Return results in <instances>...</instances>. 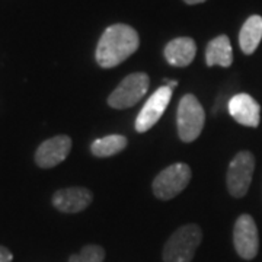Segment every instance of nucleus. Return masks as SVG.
<instances>
[{
  "mask_svg": "<svg viewBox=\"0 0 262 262\" xmlns=\"http://www.w3.org/2000/svg\"><path fill=\"white\" fill-rule=\"evenodd\" d=\"M187 5H200V3H204L207 0H184Z\"/></svg>",
  "mask_w": 262,
  "mask_h": 262,
  "instance_id": "18",
  "label": "nucleus"
},
{
  "mask_svg": "<svg viewBox=\"0 0 262 262\" xmlns=\"http://www.w3.org/2000/svg\"><path fill=\"white\" fill-rule=\"evenodd\" d=\"M165 58L170 66L175 67H187L189 66L196 54L195 41L189 37H179L169 41L165 47Z\"/></svg>",
  "mask_w": 262,
  "mask_h": 262,
  "instance_id": "12",
  "label": "nucleus"
},
{
  "mask_svg": "<svg viewBox=\"0 0 262 262\" xmlns=\"http://www.w3.org/2000/svg\"><path fill=\"white\" fill-rule=\"evenodd\" d=\"M172 89L169 86H162L156 92L147 99L144 106L137 115L136 120V130L137 133H146L149 131L156 122L159 121L160 117L163 115L165 110L168 108L170 98H172Z\"/></svg>",
  "mask_w": 262,
  "mask_h": 262,
  "instance_id": "8",
  "label": "nucleus"
},
{
  "mask_svg": "<svg viewBox=\"0 0 262 262\" xmlns=\"http://www.w3.org/2000/svg\"><path fill=\"white\" fill-rule=\"evenodd\" d=\"M206 63L208 67H230L233 63V50L227 35L213 38L206 48Z\"/></svg>",
  "mask_w": 262,
  "mask_h": 262,
  "instance_id": "13",
  "label": "nucleus"
},
{
  "mask_svg": "<svg viewBox=\"0 0 262 262\" xmlns=\"http://www.w3.org/2000/svg\"><path fill=\"white\" fill-rule=\"evenodd\" d=\"M128 140L121 134H113L102 139H96L91 146V151L96 158H110L121 153L127 147Z\"/></svg>",
  "mask_w": 262,
  "mask_h": 262,
  "instance_id": "15",
  "label": "nucleus"
},
{
  "mask_svg": "<svg viewBox=\"0 0 262 262\" xmlns=\"http://www.w3.org/2000/svg\"><path fill=\"white\" fill-rule=\"evenodd\" d=\"M204 122L206 113L200 101L191 94L182 96L177 111L179 139L184 143H192L196 140L204 128Z\"/></svg>",
  "mask_w": 262,
  "mask_h": 262,
  "instance_id": "3",
  "label": "nucleus"
},
{
  "mask_svg": "<svg viewBox=\"0 0 262 262\" xmlns=\"http://www.w3.org/2000/svg\"><path fill=\"white\" fill-rule=\"evenodd\" d=\"M229 113L239 124L245 127H258L261 120L259 103L251 95L237 94L229 102Z\"/></svg>",
  "mask_w": 262,
  "mask_h": 262,
  "instance_id": "11",
  "label": "nucleus"
},
{
  "mask_svg": "<svg viewBox=\"0 0 262 262\" xmlns=\"http://www.w3.org/2000/svg\"><path fill=\"white\" fill-rule=\"evenodd\" d=\"M203 241L201 227L196 225H187L179 227L168 239L163 248L165 262H191L198 246Z\"/></svg>",
  "mask_w": 262,
  "mask_h": 262,
  "instance_id": "2",
  "label": "nucleus"
},
{
  "mask_svg": "<svg viewBox=\"0 0 262 262\" xmlns=\"http://www.w3.org/2000/svg\"><path fill=\"white\" fill-rule=\"evenodd\" d=\"M105 249L99 245H86L79 253L69 258V262H103Z\"/></svg>",
  "mask_w": 262,
  "mask_h": 262,
  "instance_id": "16",
  "label": "nucleus"
},
{
  "mask_svg": "<svg viewBox=\"0 0 262 262\" xmlns=\"http://www.w3.org/2000/svg\"><path fill=\"white\" fill-rule=\"evenodd\" d=\"M166 86H169L170 89H173V88H177V86H178V82H177V80H169L168 83H166Z\"/></svg>",
  "mask_w": 262,
  "mask_h": 262,
  "instance_id": "19",
  "label": "nucleus"
},
{
  "mask_svg": "<svg viewBox=\"0 0 262 262\" xmlns=\"http://www.w3.org/2000/svg\"><path fill=\"white\" fill-rule=\"evenodd\" d=\"M94 194L84 187H69L58 189L53 195V206L61 213H80L91 206Z\"/></svg>",
  "mask_w": 262,
  "mask_h": 262,
  "instance_id": "10",
  "label": "nucleus"
},
{
  "mask_svg": "<svg viewBox=\"0 0 262 262\" xmlns=\"http://www.w3.org/2000/svg\"><path fill=\"white\" fill-rule=\"evenodd\" d=\"M72 150V139L69 136H56L39 144L35 151V163L39 168L50 169L64 162Z\"/></svg>",
  "mask_w": 262,
  "mask_h": 262,
  "instance_id": "9",
  "label": "nucleus"
},
{
  "mask_svg": "<svg viewBox=\"0 0 262 262\" xmlns=\"http://www.w3.org/2000/svg\"><path fill=\"white\" fill-rule=\"evenodd\" d=\"M233 244L237 255L244 259H253L258 255L259 237L255 220L249 214H242L234 223Z\"/></svg>",
  "mask_w": 262,
  "mask_h": 262,
  "instance_id": "7",
  "label": "nucleus"
},
{
  "mask_svg": "<svg viewBox=\"0 0 262 262\" xmlns=\"http://www.w3.org/2000/svg\"><path fill=\"white\" fill-rule=\"evenodd\" d=\"M140 47L137 31L125 24H115L103 31L96 46V63L102 69H113L125 61Z\"/></svg>",
  "mask_w": 262,
  "mask_h": 262,
  "instance_id": "1",
  "label": "nucleus"
},
{
  "mask_svg": "<svg viewBox=\"0 0 262 262\" xmlns=\"http://www.w3.org/2000/svg\"><path fill=\"white\" fill-rule=\"evenodd\" d=\"M12 259H13V255L9 249L5 246H0V262H12Z\"/></svg>",
  "mask_w": 262,
  "mask_h": 262,
  "instance_id": "17",
  "label": "nucleus"
},
{
  "mask_svg": "<svg viewBox=\"0 0 262 262\" xmlns=\"http://www.w3.org/2000/svg\"><path fill=\"white\" fill-rule=\"evenodd\" d=\"M191 168L187 163H173L158 173L151 184V189L156 198L168 201L179 195L191 181Z\"/></svg>",
  "mask_w": 262,
  "mask_h": 262,
  "instance_id": "4",
  "label": "nucleus"
},
{
  "mask_svg": "<svg viewBox=\"0 0 262 262\" xmlns=\"http://www.w3.org/2000/svg\"><path fill=\"white\" fill-rule=\"evenodd\" d=\"M255 158L251 151L242 150L234 156L227 169V189L234 198L246 195L252 182Z\"/></svg>",
  "mask_w": 262,
  "mask_h": 262,
  "instance_id": "6",
  "label": "nucleus"
},
{
  "mask_svg": "<svg viewBox=\"0 0 262 262\" xmlns=\"http://www.w3.org/2000/svg\"><path fill=\"white\" fill-rule=\"evenodd\" d=\"M150 77L146 73H131L124 77L114 92L108 96V105L114 110H127L139 103L141 98L147 94Z\"/></svg>",
  "mask_w": 262,
  "mask_h": 262,
  "instance_id": "5",
  "label": "nucleus"
},
{
  "mask_svg": "<svg viewBox=\"0 0 262 262\" xmlns=\"http://www.w3.org/2000/svg\"><path fill=\"white\" fill-rule=\"evenodd\" d=\"M262 39V18L253 15L246 19L239 34V46L246 56H251L258 48Z\"/></svg>",
  "mask_w": 262,
  "mask_h": 262,
  "instance_id": "14",
  "label": "nucleus"
}]
</instances>
